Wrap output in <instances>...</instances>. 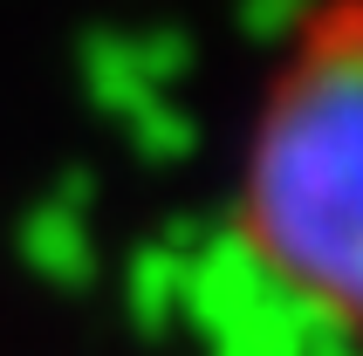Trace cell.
I'll return each instance as SVG.
<instances>
[{
  "label": "cell",
  "instance_id": "obj_1",
  "mask_svg": "<svg viewBox=\"0 0 363 356\" xmlns=\"http://www.w3.org/2000/svg\"><path fill=\"white\" fill-rule=\"evenodd\" d=\"M247 267L336 336L363 308V0H315L267 69L233 165Z\"/></svg>",
  "mask_w": 363,
  "mask_h": 356
}]
</instances>
